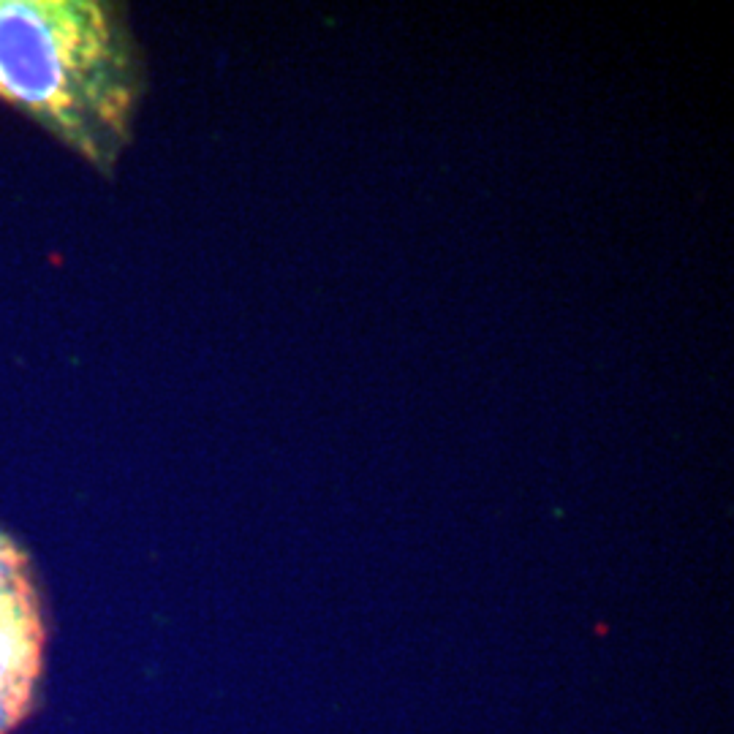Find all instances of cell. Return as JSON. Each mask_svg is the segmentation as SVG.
<instances>
[{"label": "cell", "mask_w": 734, "mask_h": 734, "mask_svg": "<svg viewBox=\"0 0 734 734\" xmlns=\"http://www.w3.org/2000/svg\"><path fill=\"white\" fill-rule=\"evenodd\" d=\"M0 101L109 169L139 101L120 16L95 0H0Z\"/></svg>", "instance_id": "obj_1"}, {"label": "cell", "mask_w": 734, "mask_h": 734, "mask_svg": "<svg viewBox=\"0 0 734 734\" xmlns=\"http://www.w3.org/2000/svg\"><path fill=\"white\" fill-rule=\"evenodd\" d=\"M44 620L33 582L0 593V693L33 696L41 674Z\"/></svg>", "instance_id": "obj_2"}, {"label": "cell", "mask_w": 734, "mask_h": 734, "mask_svg": "<svg viewBox=\"0 0 734 734\" xmlns=\"http://www.w3.org/2000/svg\"><path fill=\"white\" fill-rule=\"evenodd\" d=\"M22 582H31L28 577V558L14 541L0 531V593L11 590Z\"/></svg>", "instance_id": "obj_3"}, {"label": "cell", "mask_w": 734, "mask_h": 734, "mask_svg": "<svg viewBox=\"0 0 734 734\" xmlns=\"http://www.w3.org/2000/svg\"><path fill=\"white\" fill-rule=\"evenodd\" d=\"M31 699L33 696H28V693H0V734L14 729L19 718L28 713Z\"/></svg>", "instance_id": "obj_4"}]
</instances>
